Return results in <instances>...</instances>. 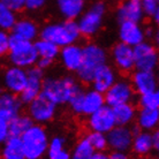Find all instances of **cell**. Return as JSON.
I'll list each match as a JSON object with an SVG mask.
<instances>
[{"label": "cell", "instance_id": "cell-1", "mask_svg": "<svg viewBox=\"0 0 159 159\" xmlns=\"http://www.w3.org/2000/svg\"><path fill=\"white\" fill-rule=\"evenodd\" d=\"M80 87L77 80L70 75L46 77L43 81L42 93L57 106L67 105L70 97Z\"/></svg>", "mask_w": 159, "mask_h": 159}, {"label": "cell", "instance_id": "cell-2", "mask_svg": "<svg viewBox=\"0 0 159 159\" xmlns=\"http://www.w3.org/2000/svg\"><path fill=\"white\" fill-rule=\"evenodd\" d=\"M79 27L76 20H64L61 22H52L39 29V38L48 40L58 48H64L69 44L77 43L80 39Z\"/></svg>", "mask_w": 159, "mask_h": 159}, {"label": "cell", "instance_id": "cell-3", "mask_svg": "<svg viewBox=\"0 0 159 159\" xmlns=\"http://www.w3.org/2000/svg\"><path fill=\"white\" fill-rule=\"evenodd\" d=\"M107 64V52L96 43L82 46V64L76 72L77 79L84 84L91 83L96 70Z\"/></svg>", "mask_w": 159, "mask_h": 159}, {"label": "cell", "instance_id": "cell-4", "mask_svg": "<svg viewBox=\"0 0 159 159\" xmlns=\"http://www.w3.org/2000/svg\"><path fill=\"white\" fill-rule=\"evenodd\" d=\"M8 60L12 66L29 69L36 66L38 56L32 42L25 40L14 34L9 35L8 42Z\"/></svg>", "mask_w": 159, "mask_h": 159}, {"label": "cell", "instance_id": "cell-5", "mask_svg": "<svg viewBox=\"0 0 159 159\" xmlns=\"http://www.w3.org/2000/svg\"><path fill=\"white\" fill-rule=\"evenodd\" d=\"M20 139L25 159H42L45 157L50 137L43 125L34 123Z\"/></svg>", "mask_w": 159, "mask_h": 159}, {"label": "cell", "instance_id": "cell-6", "mask_svg": "<svg viewBox=\"0 0 159 159\" xmlns=\"http://www.w3.org/2000/svg\"><path fill=\"white\" fill-rule=\"evenodd\" d=\"M106 11H107V6L102 0L95 1L88 9H84L83 13L76 20L81 36H96L103 27Z\"/></svg>", "mask_w": 159, "mask_h": 159}, {"label": "cell", "instance_id": "cell-7", "mask_svg": "<svg viewBox=\"0 0 159 159\" xmlns=\"http://www.w3.org/2000/svg\"><path fill=\"white\" fill-rule=\"evenodd\" d=\"M57 106L54 103L40 93L37 98L28 104V116L31 118L34 123L46 125L54 119L57 114Z\"/></svg>", "mask_w": 159, "mask_h": 159}, {"label": "cell", "instance_id": "cell-8", "mask_svg": "<svg viewBox=\"0 0 159 159\" xmlns=\"http://www.w3.org/2000/svg\"><path fill=\"white\" fill-rule=\"evenodd\" d=\"M135 93L136 92L129 80L118 79L107 91L104 93L105 105H107L110 107H114L120 104L133 103V100L135 98Z\"/></svg>", "mask_w": 159, "mask_h": 159}, {"label": "cell", "instance_id": "cell-9", "mask_svg": "<svg viewBox=\"0 0 159 159\" xmlns=\"http://www.w3.org/2000/svg\"><path fill=\"white\" fill-rule=\"evenodd\" d=\"M136 70L155 72L158 66V52L152 43L144 40L133 48Z\"/></svg>", "mask_w": 159, "mask_h": 159}, {"label": "cell", "instance_id": "cell-10", "mask_svg": "<svg viewBox=\"0 0 159 159\" xmlns=\"http://www.w3.org/2000/svg\"><path fill=\"white\" fill-rule=\"evenodd\" d=\"M87 118V126L90 131L107 134L108 131L116 126L113 110L107 105L102 106L99 110H97Z\"/></svg>", "mask_w": 159, "mask_h": 159}, {"label": "cell", "instance_id": "cell-11", "mask_svg": "<svg viewBox=\"0 0 159 159\" xmlns=\"http://www.w3.org/2000/svg\"><path fill=\"white\" fill-rule=\"evenodd\" d=\"M0 81L4 90L19 96L28 82V73L24 68L11 66L2 72Z\"/></svg>", "mask_w": 159, "mask_h": 159}, {"label": "cell", "instance_id": "cell-12", "mask_svg": "<svg viewBox=\"0 0 159 159\" xmlns=\"http://www.w3.org/2000/svg\"><path fill=\"white\" fill-rule=\"evenodd\" d=\"M27 73H28V82L25 84L23 91L19 95V98L23 105H28L30 102H32L42 93L43 81L45 79L44 70L37 66L27 69Z\"/></svg>", "mask_w": 159, "mask_h": 159}, {"label": "cell", "instance_id": "cell-13", "mask_svg": "<svg viewBox=\"0 0 159 159\" xmlns=\"http://www.w3.org/2000/svg\"><path fill=\"white\" fill-rule=\"evenodd\" d=\"M133 131L129 126H118L111 129L106 134L107 147L112 151L128 152L131 148L133 142Z\"/></svg>", "mask_w": 159, "mask_h": 159}, {"label": "cell", "instance_id": "cell-14", "mask_svg": "<svg viewBox=\"0 0 159 159\" xmlns=\"http://www.w3.org/2000/svg\"><path fill=\"white\" fill-rule=\"evenodd\" d=\"M111 57L116 67L120 72L131 73L135 70V59L131 46L119 42L112 48Z\"/></svg>", "mask_w": 159, "mask_h": 159}, {"label": "cell", "instance_id": "cell-15", "mask_svg": "<svg viewBox=\"0 0 159 159\" xmlns=\"http://www.w3.org/2000/svg\"><path fill=\"white\" fill-rule=\"evenodd\" d=\"M145 15L139 0H122L119 7L116 8V19L119 23L125 21L141 23Z\"/></svg>", "mask_w": 159, "mask_h": 159}, {"label": "cell", "instance_id": "cell-16", "mask_svg": "<svg viewBox=\"0 0 159 159\" xmlns=\"http://www.w3.org/2000/svg\"><path fill=\"white\" fill-rule=\"evenodd\" d=\"M118 36L121 43L129 45L131 48L145 40L144 28L141 25V23L130 22V21L120 22Z\"/></svg>", "mask_w": 159, "mask_h": 159}, {"label": "cell", "instance_id": "cell-17", "mask_svg": "<svg viewBox=\"0 0 159 159\" xmlns=\"http://www.w3.org/2000/svg\"><path fill=\"white\" fill-rule=\"evenodd\" d=\"M23 104L21 103L17 95L8 92L0 88V119L5 121L11 120L21 113Z\"/></svg>", "mask_w": 159, "mask_h": 159}, {"label": "cell", "instance_id": "cell-18", "mask_svg": "<svg viewBox=\"0 0 159 159\" xmlns=\"http://www.w3.org/2000/svg\"><path fill=\"white\" fill-rule=\"evenodd\" d=\"M61 65L66 70L76 73L82 64V46L77 43L69 44L60 48L59 57Z\"/></svg>", "mask_w": 159, "mask_h": 159}, {"label": "cell", "instance_id": "cell-19", "mask_svg": "<svg viewBox=\"0 0 159 159\" xmlns=\"http://www.w3.org/2000/svg\"><path fill=\"white\" fill-rule=\"evenodd\" d=\"M130 83L135 92L139 95L158 90V82L155 72H144L135 69L131 74Z\"/></svg>", "mask_w": 159, "mask_h": 159}, {"label": "cell", "instance_id": "cell-20", "mask_svg": "<svg viewBox=\"0 0 159 159\" xmlns=\"http://www.w3.org/2000/svg\"><path fill=\"white\" fill-rule=\"evenodd\" d=\"M116 80H118V74L116 69L111 65L105 64L96 70L90 84L92 85L93 90L100 93H105Z\"/></svg>", "mask_w": 159, "mask_h": 159}, {"label": "cell", "instance_id": "cell-21", "mask_svg": "<svg viewBox=\"0 0 159 159\" xmlns=\"http://www.w3.org/2000/svg\"><path fill=\"white\" fill-rule=\"evenodd\" d=\"M12 34L29 42H35L39 37V28L35 21L28 17L17 19L12 28Z\"/></svg>", "mask_w": 159, "mask_h": 159}, {"label": "cell", "instance_id": "cell-22", "mask_svg": "<svg viewBox=\"0 0 159 159\" xmlns=\"http://www.w3.org/2000/svg\"><path fill=\"white\" fill-rule=\"evenodd\" d=\"M104 105H105L104 93H100L93 89H90L87 91L84 90L82 107H81V116H89Z\"/></svg>", "mask_w": 159, "mask_h": 159}, {"label": "cell", "instance_id": "cell-23", "mask_svg": "<svg viewBox=\"0 0 159 159\" xmlns=\"http://www.w3.org/2000/svg\"><path fill=\"white\" fill-rule=\"evenodd\" d=\"M56 4L65 20H77L85 9V2L80 0H56Z\"/></svg>", "mask_w": 159, "mask_h": 159}, {"label": "cell", "instance_id": "cell-24", "mask_svg": "<svg viewBox=\"0 0 159 159\" xmlns=\"http://www.w3.org/2000/svg\"><path fill=\"white\" fill-rule=\"evenodd\" d=\"M130 150H133V152L139 157H145L150 155L153 151L151 131L139 130L137 134H135L133 137Z\"/></svg>", "mask_w": 159, "mask_h": 159}, {"label": "cell", "instance_id": "cell-25", "mask_svg": "<svg viewBox=\"0 0 159 159\" xmlns=\"http://www.w3.org/2000/svg\"><path fill=\"white\" fill-rule=\"evenodd\" d=\"M0 159H25L20 137L9 136L1 144Z\"/></svg>", "mask_w": 159, "mask_h": 159}, {"label": "cell", "instance_id": "cell-26", "mask_svg": "<svg viewBox=\"0 0 159 159\" xmlns=\"http://www.w3.org/2000/svg\"><path fill=\"white\" fill-rule=\"evenodd\" d=\"M45 156L46 159H70V151L66 139L62 136H53L50 139Z\"/></svg>", "mask_w": 159, "mask_h": 159}, {"label": "cell", "instance_id": "cell-27", "mask_svg": "<svg viewBox=\"0 0 159 159\" xmlns=\"http://www.w3.org/2000/svg\"><path fill=\"white\" fill-rule=\"evenodd\" d=\"M136 126L139 130L153 131L159 123V110L141 108L136 114Z\"/></svg>", "mask_w": 159, "mask_h": 159}, {"label": "cell", "instance_id": "cell-28", "mask_svg": "<svg viewBox=\"0 0 159 159\" xmlns=\"http://www.w3.org/2000/svg\"><path fill=\"white\" fill-rule=\"evenodd\" d=\"M112 110L118 126H130L135 121L137 110L133 103L120 104L112 107Z\"/></svg>", "mask_w": 159, "mask_h": 159}, {"label": "cell", "instance_id": "cell-29", "mask_svg": "<svg viewBox=\"0 0 159 159\" xmlns=\"http://www.w3.org/2000/svg\"><path fill=\"white\" fill-rule=\"evenodd\" d=\"M34 45L36 48L38 59H46L54 62V60L59 57L60 48H58L57 45H54L48 40L39 38V39H36L34 42Z\"/></svg>", "mask_w": 159, "mask_h": 159}, {"label": "cell", "instance_id": "cell-30", "mask_svg": "<svg viewBox=\"0 0 159 159\" xmlns=\"http://www.w3.org/2000/svg\"><path fill=\"white\" fill-rule=\"evenodd\" d=\"M34 125V121L28 114H17L14 116L11 121H8V129L9 135L14 137H21L23 133L28 128H30Z\"/></svg>", "mask_w": 159, "mask_h": 159}, {"label": "cell", "instance_id": "cell-31", "mask_svg": "<svg viewBox=\"0 0 159 159\" xmlns=\"http://www.w3.org/2000/svg\"><path fill=\"white\" fill-rule=\"evenodd\" d=\"M93 148L87 137L79 139L70 151V159H90L95 153Z\"/></svg>", "mask_w": 159, "mask_h": 159}, {"label": "cell", "instance_id": "cell-32", "mask_svg": "<svg viewBox=\"0 0 159 159\" xmlns=\"http://www.w3.org/2000/svg\"><path fill=\"white\" fill-rule=\"evenodd\" d=\"M17 20V13L13 12L9 7L0 0V29L5 31L12 30L13 25Z\"/></svg>", "mask_w": 159, "mask_h": 159}, {"label": "cell", "instance_id": "cell-33", "mask_svg": "<svg viewBox=\"0 0 159 159\" xmlns=\"http://www.w3.org/2000/svg\"><path fill=\"white\" fill-rule=\"evenodd\" d=\"M89 141V143L91 144L93 150L96 152H105L107 150V139H106V134H102V133H97V131H90L87 136H85Z\"/></svg>", "mask_w": 159, "mask_h": 159}, {"label": "cell", "instance_id": "cell-34", "mask_svg": "<svg viewBox=\"0 0 159 159\" xmlns=\"http://www.w3.org/2000/svg\"><path fill=\"white\" fill-rule=\"evenodd\" d=\"M139 105L141 108L147 110H159V92L158 90L139 95Z\"/></svg>", "mask_w": 159, "mask_h": 159}, {"label": "cell", "instance_id": "cell-35", "mask_svg": "<svg viewBox=\"0 0 159 159\" xmlns=\"http://www.w3.org/2000/svg\"><path fill=\"white\" fill-rule=\"evenodd\" d=\"M144 15L158 23L159 21V0H139Z\"/></svg>", "mask_w": 159, "mask_h": 159}, {"label": "cell", "instance_id": "cell-36", "mask_svg": "<svg viewBox=\"0 0 159 159\" xmlns=\"http://www.w3.org/2000/svg\"><path fill=\"white\" fill-rule=\"evenodd\" d=\"M83 93L84 90L82 87H80L75 92L74 95L70 97V99L68 102L67 105H69V107L72 110L75 114H79L81 116V107H82V100H83Z\"/></svg>", "mask_w": 159, "mask_h": 159}, {"label": "cell", "instance_id": "cell-37", "mask_svg": "<svg viewBox=\"0 0 159 159\" xmlns=\"http://www.w3.org/2000/svg\"><path fill=\"white\" fill-rule=\"evenodd\" d=\"M8 42H9L8 31L0 29V58L5 57L8 53Z\"/></svg>", "mask_w": 159, "mask_h": 159}, {"label": "cell", "instance_id": "cell-38", "mask_svg": "<svg viewBox=\"0 0 159 159\" xmlns=\"http://www.w3.org/2000/svg\"><path fill=\"white\" fill-rule=\"evenodd\" d=\"M13 12L20 13L25 8V0H1Z\"/></svg>", "mask_w": 159, "mask_h": 159}, {"label": "cell", "instance_id": "cell-39", "mask_svg": "<svg viewBox=\"0 0 159 159\" xmlns=\"http://www.w3.org/2000/svg\"><path fill=\"white\" fill-rule=\"evenodd\" d=\"M48 0H25V9L28 11H39L46 5Z\"/></svg>", "mask_w": 159, "mask_h": 159}, {"label": "cell", "instance_id": "cell-40", "mask_svg": "<svg viewBox=\"0 0 159 159\" xmlns=\"http://www.w3.org/2000/svg\"><path fill=\"white\" fill-rule=\"evenodd\" d=\"M9 129H8V122L0 119V145L9 137Z\"/></svg>", "mask_w": 159, "mask_h": 159}, {"label": "cell", "instance_id": "cell-41", "mask_svg": "<svg viewBox=\"0 0 159 159\" xmlns=\"http://www.w3.org/2000/svg\"><path fill=\"white\" fill-rule=\"evenodd\" d=\"M108 159H130L128 152H118L112 151L111 155H108Z\"/></svg>", "mask_w": 159, "mask_h": 159}, {"label": "cell", "instance_id": "cell-42", "mask_svg": "<svg viewBox=\"0 0 159 159\" xmlns=\"http://www.w3.org/2000/svg\"><path fill=\"white\" fill-rule=\"evenodd\" d=\"M151 139H152L153 150H155V151H158L159 150V131L158 130L151 131Z\"/></svg>", "mask_w": 159, "mask_h": 159}, {"label": "cell", "instance_id": "cell-43", "mask_svg": "<svg viewBox=\"0 0 159 159\" xmlns=\"http://www.w3.org/2000/svg\"><path fill=\"white\" fill-rule=\"evenodd\" d=\"M155 34H157V31H155V29L151 28V27H149V28L144 29V35H145V39H147V38H152Z\"/></svg>", "mask_w": 159, "mask_h": 159}, {"label": "cell", "instance_id": "cell-44", "mask_svg": "<svg viewBox=\"0 0 159 159\" xmlns=\"http://www.w3.org/2000/svg\"><path fill=\"white\" fill-rule=\"evenodd\" d=\"M90 159H108V155L106 152H95Z\"/></svg>", "mask_w": 159, "mask_h": 159}, {"label": "cell", "instance_id": "cell-45", "mask_svg": "<svg viewBox=\"0 0 159 159\" xmlns=\"http://www.w3.org/2000/svg\"><path fill=\"white\" fill-rule=\"evenodd\" d=\"M80 1H83V2H85V1H87V0H80Z\"/></svg>", "mask_w": 159, "mask_h": 159}, {"label": "cell", "instance_id": "cell-46", "mask_svg": "<svg viewBox=\"0 0 159 159\" xmlns=\"http://www.w3.org/2000/svg\"><path fill=\"white\" fill-rule=\"evenodd\" d=\"M42 159H45V158H42Z\"/></svg>", "mask_w": 159, "mask_h": 159}]
</instances>
